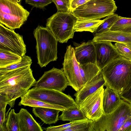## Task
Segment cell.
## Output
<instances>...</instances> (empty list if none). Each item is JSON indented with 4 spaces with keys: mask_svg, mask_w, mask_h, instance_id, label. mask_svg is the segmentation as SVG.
<instances>
[{
    "mask_svg": "<svg viewBox=\"0 0 131 131\" xmlns=\"http://www.w3.org/2000/svg\"><path fill=\"white\" fill-rule=\"evenodd\" d=\"M31 66L9 72L0 76V98L11 107L16 100L25 95L36 82Z\"/></svg>",
    "mask_w": 131,
    "mask_h": 131,
    "instance_id": "obj_1",
    "label": "cell"
},
{
    "mask_svg": "<svg viewBox=\"0 0 131 131\" xmlns=\"http://www.w3.org/2000/svg\"><path fill=\"white\" fill-rule=\"evenodd\" d=\"M105 86L119 95L127 91L131 85V61L124 58L115 60L101 70Z\"/></svg>",
    "mask_w": 131,
    "mask_h": 131,
    "instance_id": "obj_2",
    "label": "cell"
},
{
    "mask_svg": "<svg viewBox=\"0 0 131 131\" xmlns=\"http://www.w3.org/2000/svg\"><path fill=\"white\" fill-rule=\"evenodd\" d=\"M33 34L36 42L38 63L40 67H45L51 62L56 61L58 41L50 30L38 25Z\"/></svg>",
    "mask_w": 131,
    "mask_h": 131,
    "instance_id": "obj_3",
    "label": "cell"
},
{
    "mask_svg": "<svg viewBox=\"0 0 131 131\" xmlns=\"http://www.w3.org/2000/svg\"><path fill=\"white\" fill-rule=\"evenodd\" d=\"M77 19L71 12L57 11L47 19L46 26L58 41L67 43L73 37L74 27Z\"/></svg>",
    "mask_w": 131,
    "mask_h": 131,
    "instance_id": "obj_4",
    "label": "cell"
},
{
    "mask_svg": "<svg viewBox=\"0 0 131 131\" xmlns=\"http://www.w3.org/2000/svg\"><path fill=\"white\" fill-rule=\"evenodd\" d=\"M117 8L114 0H90L71 13L77 18L98 20L115 14Z\"/></svg>",
    "mask_w": 131,
    "mask_h": 131,
    "instance_id": "obj_5",
    "label": "cell"
},
{
    "mask_svg": "<svg viewBox=\"0 0 131 131\" xmlns=\"http://www.w3.org/2000/svg\"><path fill=\"white\" fill-rule=\"evenodd\" d=\"M29 14L16 0H0V23L8 28H19Z\"/></svg>",
    "mask_w": 131,
    "mask_h": 131,
    "instance_id": "obj_6",
    "label": "cell"
},
{
    "mask_svg": "<svg viewBox=\"0 0 131 131\" xmlns=\"http://www.w3.org/2000/svg\"><path fill=\"white\" fill-rule=\"evenodd\" d=\"M131 116V104L123 99L118 107L112 113L103 114L93 121L94 131H119L125 122Z\"/></svg>",
    "mask_w": 131,
    "mask_h": 131,
    "instance_id": "obj_7",
    "label": "cell"
},
{
    "mask_svg": "<svg viewBox=\"0 0 131 131\" xmlns=\"http://www.w3.org/2000/svg\"><path fill=\"white\" fill-rule=\"evenodd\" d=\"M25 96L49 103L61 106L67 109L78 105L69 95L53 89L34 87L29 89Z\"/></svg>",
    "mask_w": 131,
    "mask_h": 131,
    "instance_id": "obj_8",
    "label": "cell"
},
{
    "mask_svg": "<svg viewBox=\"0 0 131 131\" xmlns=\"http://www.w3.org/2000/svg\"><path fill=\"white\" fill-rule=\"evenodd\" d=\"M63 70L70 86L76 92L83 87L80 71L79 64L76 59L74 48L68 46L64 57Z\"/></svg>",
    "mask_w": 131,
    "mask_h": 131,
    "instance_id": "obj_9",
    "label": "cell"
},
{
    "mask_svg": "<svg viewBox=\"0 0 131 131\" xmlns=\"http://www.w3.org/2000/svg\"><path fill=\"white\" fill-rule=\"evenodd\" d=\"M0 49L9 51L21 57L26 52L23 36L0 24Z\"/></svg>",
    "mask_w": 131,
    "mask_h": 131,
    "instance_id": "obj_10",
    "label": "cell"
},
{
    "mask_svg": "<svg viewBox=\"0 0 131 131\" xmlns=\"http://www.w3.org/2000/svg\"><path fill=\"white\" fill-rule=\"evenodd\" d=\"M69 83L62 69L53 67L45 72L42 75L36 82L34 87L53 89L62 92Z\"/></svg>",
    "mask_w": 131,
    "mask_h": 131,
    "instance_id": "obj_11",
    "label": "cell"
},
{
    "mask_svg": "<svg viewBox=\"0 0 131 131\" xmlns=\"http://www.w3.org/2000/svg\"><path fill=\"white\" fill-rule=\"evenodd\" d=\"M104 86L87 97L79 106L88 119L96 121L104 114L103 98Z\"/></svg>",
    "mask_w": 131,
    "mask_h": 131,
    "instance_id": "obj_12",
    "label": "cell"
},
{
    "mask_svg": "<svg viewBox=\"0 0 131 131\" xmlns=\"http://www.w3.org/2000/svg\"><path fill=\"white\" fill-rule=\"evenodd\" d=\"M111 42L109 41L93 42L96 54V64L101 70L112 61L124 58Z\"/></svg>",
    "mask_w": 131,
    "mask_h": 131,
    "instance_id": "obj_13",
    "label": "cell"
},
{
    "mask_svg": "<svg viewBox=\"0 0 131 131\" xmlns=\"http://www.w3.org/2000/svg\"><path fill=\"white\" fill-rule=\"evenodd\" d=\"M76 59L79 65L88 63L96 64V54L93 42H84L74 49Z\"/></svg>",
    "mask_w": 131,
    "mask_h": 131,
    "instance_id": "obj_14",
    "label": "cell"
},
{
    "mask_svg": "<svg viewBox=\"0 0 131 131\" xmlns=\"http://www.w3.org/2000/svg\"><path fill=\"white\" fill-rule=\"evenodd\" d=\"M105 81L101 70L91 80L74 94L75 101L79 105L88 96L93 93L103 86H105Z\"/></svg>",
    "mask_w": 131,
    "mask_h": 131,
    "instance_id": "obj_15",
    "label": "cell"
},
{
    "mask_svg": "<svg viewBox=\"0 0 131 131\" xmlns=\"http://www.w3.org/2000/svg\"><path fill=\"white\" fill-rule=\"evenodd\" d=\"M123 100L117 92L106 87L104 90L103 98L104 114H109L113 112L118 107Z\"/></svg>",
    "mask_w": 131,
    "mask_h": 131,
    "instance_id": "obj_16",
    "label": "cell"
},
{
    "mask_svg": "<svg viewBox=\"0 0 131 131\" xmlns=\"http://www.w3.org/2000/svg\"><path fill=\"white\" fill-rule=\"evenodd\" d=\"M93 42L109 41L121 42L131 48V34L121 31L110 30L94 36Z\"/></svg>",
    "mask_w": 131,
    "mask_h": 131,
    "instance_id": "obj_17",
    "label": "cell"
},
{
    "mask_svg": "<svg viewBox=\"0 0 131 131\" xmlns=\"http://www.w3.org/2000/svg\"><path fill=\"white\" fill-rule=\"evenodd\" d=\"M20 131H43L40 125L26 109L21 108L17 113Z\"/></svg>",
    "mask_w": 131,
    "mask_h": 131,
    "instance_id": "obj_18",
    "label": "cell"
},
{
    "mask_svg": "<svg viewBox=\"0 0 131 131\" xmlns=\"http://www.w3.org/2000/svg\"><path fill=\"white\" fill-rule=\"evenodd\" d=\"M61 110L55 108L39 107H33L32 112L46 124L56 123L59 120V115Z\"/></svg>",
    "mask_w": 131,
    "mask_h": 131,
    "instance_id": "obj_19",
    "label": "cell"
},
{
    "mask_svg": "<svg viewBox=\"0 0 131 131\" xmlns=\"http://www.w3.org/2000/svg\"><path fill=\"white\" fill-rule=\"evenodd\" d=\"M104 21V19H88L77 18L74 27V31H88L93 33Z\"/></svg>",
    "mask_w": 131,
    "mask_h": 131,
    "instance_id": "obj_20",
    "label": "cell"
},
{
    "mask_svg": "<svg viewBox=\"0 0 131 131\" xmlns=\"http://www.w3.org/2000/svg\"><path fill=\"white\" fill-rule=\"evenodd\" d=\"M79 68L83 87L101 70L96 64L92 63L79 65Z\"/></svg>",
    "mask_w": 131,
    "mask_h": 131,
    "instance_id": "obj_21",
    "label": "cell"
},
{
    "mask_svg": "<svg viewBox=\"0 0 131 131\" xmlns=\"http://www.w3.org/2000/svg\"><path fill=\"white\" fill-rule=\"evenodd\" d=\"M62 112V114L59 116V119L63 121L71 122L86 118L78 105L64 110Z\"/></svg>",
    "mask_w": 131,
    "mask_h": 131,
    "instance_id": "obj_22",
    "label": "cell"
},
{
    "mask_svg": "<svg viewBox=\"0 0 131 131\" xmlns=\"http://www.w3.org/2000/svg\"><path fill=\"white\" fill-rule=\"evenodd\" d=\"M18 105H23L31 107H39L50 108L59 109L61 111L67 109L62 106L49 103L39 100L27 97L25 96L21 97Z\"/></svg>",
    "mask_w": 131,
    "mask_h": 131,
    "instance_id": "obj_23",
    "label": "cell"
},
{
    "mask_svg": "<svg viewBox=\"0 0 131 131\" xmlns=\"http://www.w3.org/2000/svg\"><path fill=\"white\" fill-rule=\"evenodd\" d=\"M22 57L11 52L0 49V68L18 62L21 60Z\"/></svg>",
    "mask_w": 131,
    "mask_h": 131,
    "instance_id": "obj_24",
    "label": "cell"
},
{
    "mask_svg": "<svg viewBox=\"0 0 131 131\" xmlns=\"http://www.w3.org/2000/svg\"><path fill=\"white\" fill-rule=\"evenodd\" d=\"M110 30L131 34V18L118 16L117 20L111 27Z\"/></svg>",
    "mask_w": 131,
    "mask_h": 131,
    "instance_id": "obj_25",
    "label": "cell"
},
{
    "mask_svg": "<svg viewBox=\"0 0 131 131\" xmlns=\"http://www.w3.org/2000/svg\"><path fill=\"white\" fill-rule=\"evenodd\" d=\"M118 16L117 14H114L104 19V21L93 33L94 36L110 30L111 27L117 20Z\"/></svg>",
    "mask_w": 131,
    "mask_h": 131,
    "instance_id": "obj_26",
    "label": "cell"
},
{
    "mask_svg": "<svg viewBox=\"0 0 131 131\" xmlns=\"http://www.w3.org/2000/svg\"><path fill=\"white\" fill-rule=\"evenodd\" d=\"M32 63L31 57L25 55L20 61L4 68H0V76L9 72L18 69L31 66Z\"/></svg>",
    "mask_w": 131,
    "mask_h": 131,
    "instance_id": "obj_27",
    "label": "cell"
},
{
    "mask_svg": "<svg viewBox=\"0 0 131 131\" xmlns=\"http://www.w3.org/2000/svg\"><path fill=\"white\" fill-rule=\"evenodd\" d=\"M6 131H20L17 113L14 109L11 110L6 118Z\"/></svg>",
    "mask_w": 131,
    "mask_h": 131,
    "instance_id": "obj_28",
    "label": "cell"
},
{
    "mask_svg": "<svg viewBox=\"0 0 131 131\" xmlns=\"http://www.w3.org/2000/svg\"><path fill=\"white\" fill-rule=\"evenodd\" d=\"M93 122V121L87 119L64 130L63 131H94Z\"/></svg>",
    "mask_w": 131,
    "mask_h": 131,
    "instance_id": "obj_29",
    "label": "cell"
},
{
    "mask_svg": "<svg viewBox=\"0 0 131 131\" xmlns=\"http://www.w3.org/2000/svg\"><path fill=\"white\" fill-rule=\"evenodd\" d=\"M114 45L121 55L125 59L131 61V48L121 42H116Z\"/></svg>",
    "mask_w": 131,
    "mask_h": 131,
    "instance_id": "obj_30",
    "label": "cell"
},
{
    "mask_svg": "<svg viewBox=\"0 0 131 131\" xmlns=\"http://www.w3.org/2000/svg\"><path fill=\"white\" fill-rule=\"evenodd\" d=\"M7 104L5 101L0 99V131H6L5 112Z\"/></svg>",
    "mask_w": 131,
    "mask_h": 131,
    "instance_id": "obj_31",
    "label": "cell"
},
{
    "mask_svg": "<svg viewBox=\"0 0 131 131\" xmlns=\"http://www.w3.org/2000/svg\"><path fill=\"white\" fill-rule=\"evenodd\" d=\"M88 118H86L81 120L71 121L70 122L57 126H52L48 127L45 129L46 131H63L75 124L83 121Z\"/></svg>",
    "mask_w": 131,
    "mask_h": 131,
    "instance_id": "obj_32",
    "label": "cell"
},
{
    "mask_svg": "<svg viewBox=\"0 0 131 131\" xmlns=\"http://www.w3.org/2000/svg\"><path fill=\"white\" fill-rule=\"evenodd\" d=\"M55 4L58 11L71 12V0H52Z\"/></svg>",
    "mask_w": 131,
    "mask_h": 131,
    "instance_id": "obj_33",
    "label": "cell"
},
{
    "mask_svg": "<svg viewBox=\"0 0 131 131\" xmlns=\"http://www.w3.org/2000/svg\"><path fill=\"white\" fill-rule=\"evenodd\" d=\"M26 3L36 8L43 9L52 2V0H25Z\"/></svg>",
    "mask_w": 131,
    "mask_h": 131,
    "instance_id": "obj_34",
    "label": "cell"
},
{
    "mask_svg": "<svg viewBox=\"0 0 131 131\" xmlns=\"http://www.w3.org/2000/svg\"><path fill=\"white\" fill-rule=\"evenodd\" d=\"M90 0H71V12L78 6L83 4Z\"/></svg>",
    "mask_w": 131,
    "mask_h": 131,
    "instance_id": "obj_35",
    "label": "cell"
},
{
    "mask_svg": "<svg viewBox=\"0 0 131 131\" xmlns=\"http://www.w3.org/2000/svg\"><path fill=\"white\" fill-rule=\"evenodd\" d=\"M120 95L122 99L131 104V85L127 91Z\"/></svg>",
    "mask_w": 131,
    "mask_h": 131,
    "instance_id": "obj_36",
    "label": "cell"
},
{
    "mask_svg": "<svg viewBox=\"0 0 131 131\" xmlns=\"http://www.w3.org/2000/svg\"><path fill=\"white\" fill-rule=\"evenodd\" d=\"M119 131H131V116L125 122Z\"/></svg>",
    "mask_w": 131,
    "mask_h": 131,
    "instance_id": "obj_37",
    "label": "cell"
},
{
    "mask_svg": "<svg viewBox=\"0 0 131 131\" xmlns=\"http://www.w3.org/2000/svg\"><path fill=\"white\" fill-rule=\"evenodd\" d=\"M17 2L19 3H21V2L22 1V0H16Z\"/></svg>",
    "mask_w": 131,
    "mask_h": 131,
    "instance_id": "obj_38",
    "label": "cell"
}]
</instances>
